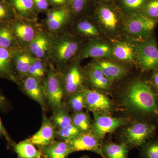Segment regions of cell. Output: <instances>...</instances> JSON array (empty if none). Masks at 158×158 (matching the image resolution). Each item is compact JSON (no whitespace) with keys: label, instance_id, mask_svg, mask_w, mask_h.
Segmentation results:
<instances>
[{"label":"cell","instance_id":"cell-1","mask_svg":"<svg viewBox=\"0 0 158 158\" xmlns=\"http://www.w3.org/2000/svg\"><path fill=\"white\" fill-rule=\"evenodd\" d=\"M121 102L127 110L141 119L156 123L158 121V93L145 80L130 84L122 94Z\"/></svg>","mask_w":158,"mask_h":158},{"label":"cell","instance_id":"cell-2","mask_svg":"<svg viewBox=\"0 0 158 158\" xmlns=\"http://www.w3.org/2000/svg\"><path fill=\"white\" fill-rule=\"evenodd\" d=\"M80 46L79 40L69 34L55 35L48 60L59 69H62L75 56Z\"/></svg>","mask_w":158,"mask_h":158},{"label":"cell","instance_id":"cell-3","mask_svg":"<svg viewBox=\"0 0 158 158\" xmlns=\"http://www.w3.org/2000/svg\"><path fill=\"white\" fill-rule=\"evenodd\" d=\"M156 129V123L142 119L136 120L123 129L121 142L130 148L141 147L154 138Z\"/></svg>","mask_w":158,"mask_h":158},{"label":"cell","instance_id":"cell-4","mask_svg":"<svg viewBox=\"0 0 158 158\" xmlns=\"http://www.w3.org/2000/svg\"><path fill=\"white\" fill-rule=\"evenodd\" d=\"M47 103L53 112L62 106L65 89L62 77L52 66L48 69L44 81Z\"/></svg>","mask_w":158,"mask_h":158},{"label":"cell","instance_id":"cell-5","mask_svg":"<svg viewBox=\"0 0 158 158\" xmlns=\"http://www.w3.org/2000/svg\"><path fill=\"white\" fill-rule=\"evenodd\" d=\"M93 114L94 120L90 131L102 144L107 134L127 124V120L124 118H116L105 114Z\"/></svg>","mask_w":158,"mask_h":158},{"label":"cell","instance_id":"cell-6","mask_svg":"<svg viewBox=\"0 0 158 158\" xmlns=\"http://www.w3.org/2000/svg\"><path fill=\"white\" fill-rule=\"evenodd\" d=\"M15 39L22 49H27L40 31L35 22L15 19L9 23Z\"/></svg>","mask_w":158,"mask_h":158},{"label":"cell","instance_id":"cell-7","mask_svg":"<svg viewBox=\"0 0 158 158\" xmlns=\"http://www.w3.org/2000/svg\"><path fill=\"white\" fill-rule=\"evenodd\" d=\"M85 108L92 113L110 115L114 110L111 100L104 94L94 90L84 88Z\"/></svg>","mask_w":158,"mask_h":158},{"label":"cell","instance_id":"cell-8","mask_svg":"<svg viewBox=\"0 0 158 158\" xmlns=\"http://www.w3.org/2000/svg\"><path fill=\"white\" fill-rule=\"evenodd\" d=\"M136 52L138 63L142 69L147 71H158V49L154 39L138 44Z\"/></svg>","mask_w":158,"mask_h":158},{"label":"cell","instance_id":"cell-9","mask_svg":"<svg viewBox=\"0 0 158 158\" xmlns=\"http://www.w3.org/2000/svg\"><path fill=\"white\" fill-rule=\"evenodd\" d=\"M156 22L152 19L141 14H136L128 18L125 23L127 32L137 37H148L153 31Z\"/></svg>","mask_w":158,"mask_h":158},{"label":"cell","instance_id":"cell-10","mask_svg":"<svg viewBox=\"0 0 158 158\" xmlns=\"http://www.w3.org/2000/svg\"><path fill=\"white\" fill-rule=\"evenodd\" d=\"M19 85L25 93L46 110L47 100L42 80L27 76L20 80Z\"/></svg>","mask_w":158,"mask_h":158},{"label":"cell","instance_id":"cell-11","mask_svg":"<svg viewBox=\"0 0 158 158\" xmlns=\"http://www.w3.org/2000/svg\"><path fill=\"white\" fill-rule=\"evenodd\" d=\"M55 35L49 31L40 30L27 49L34 58L47 61L48 60Z\"/></svg>","mask_w":158,"mask_h":158},{"label":"cell","instance_id":"cell-12","mask_svg":"<svg viewBox=\"0 0 158 158\" xmlns=\"http://www.w3.org/2000/svg\"><path fill=\"white\" fill-rule=\"evenodd\" d=\"M65 141L69 144L72 153L88 151L104 158L102 151V143L90 131L82 132L76 138Z\"/></svg>","mask_w":158,"mask_h":158},{"label":"cell","instance_id":"cell-13","mask_svg":"<svg viewBox=\"0 0 158 158\" xmlns=\"http://www.w3.org/2000/svg\"><path fill=\"white\" fill-rule=\"evenodd\" d=\"M65 89V94L69 98L82 91L84 76L81 69L77 63L73 64L62 77Z\"/></svg>","mask_w":158,"mask_h":158},{"label":"cell","instance_id":"cell-14","mask_svg":"<svg viewBox=\"0 0 158 158\" xmlns=\"http://www.w3.org/2000/svg\"><path fill=\"white\" fill-rule=\"evenodd\" d=\"M56 127L51 119L43 115L41 127L29 139L35 146L40 149L55 141V138L56 137Z\"/></svg>","mask_w":158,"mask_h":158},{"label":"cell","instance_id":"cell-15","mask_svg":"<svg viewBox=\"0 0 158 158\" xmlns=\"http://www.w3.org/2000/svg\"><path fill=\"white\" fill-rule=\"evenodd\" d=\"M14 51L0 47V78L6 79L20 85V80L15 69Z\"/></svg>","mask_w":158,"mask_h":158},{"label":"cell","instance_id":"cell-16","mask_svg":"<svg viewBox=\"0 0 158 158\" xmlns=\"http://www.w3.org/2000/svg\"><path fill=\"white\" fill-rule=\"evenodd\" d=\"M113 56V49L107 44L97 41H91L84 48L81 59L89 58H109Z\"/></svg>","mask_w":158,"mask_h":158},{"label":"cell","instance_id":"cell-17","mask_svg":"<svg viewBox=\"0 0 158 158\" xmlns=\"http://www.w3.org/2000/svg\"><path fill=\"white\" fill-rule=\"evenodd\" d=\"M68 17V11L65 9H56L51 11L46 19V26L48 31L53 34L59 33L66 24Z\"/></svg>","mask_w":158,"mask_h":158},{"label":"cell","instance_id":"cell-18","mask_svg":"<svg viewBox=\"0 0 158 158\" xmlns=\"http://www.w3.org/2000/svg\"><path fill=\"white\" fill-rule=\"evenodd\" d=\"M33 56L27 49L14 51L13 62L20 80L27 76Z\"/></svg>","mask_w":158,"mask_h":158},{"label":"cell","instance_id":"cell-19","mask_svg":"<svg viewBox=\"0 0 158 158\" xmlns=\"http://www.w3.org/2000/svg\"><path fill=\"white\" fill-rule=\"evenodd\" d=\"M43 156L46 158H66L72 153L69 144L66 141H55L40 148Z\"/></svg>","mask_w":158,"mask_h":158},{"label":"cell","instance_id":"cell-20","mask_svg":"<svg viewBox=\"0 0 158 158\" xmlns=\"http://www.w3.org/2000/svg\"><path fill=\"white\" fill-rule=\"evenodd\" d=\"M88 76L91 85L99 90H109L113 84L97 63H94L90 66L88 69Z\"/></svg>","mask_w":158,"mask_h":158},{"label":"cell","instance_id":"cell-21","mask_svg":"<svg viewBox=\"0 0 158 158\" xmlns=\"http://www.w3.org/2000/svg\"><path fill=\"white\" fill-rule=\"evenodd\" d=\"M11 6L15 9L22 19L35 22L37 19L34 0H10Z\"/></svg>","mask_w":158,"mask_h":158},{"label":"cell","instance_id":"cell-22","mask_svg":"<svg viewBox=\"0 0 158 158\" xmlns=\"http://www.w3.org/2000/svg\"><path fill=\"white\" fill-rule=\"evenodd\" d=\"M101 149L104 158H128L130 148L123 142H109L102 144Z\"/></svg>","mask_w":158,"mask_h":158},{"label":"cell","instance_id":"cell-23","mask_svg":"<svg viewBox=\"0 0 158 158\" xmlns=\"http://www.w3.org/2000/svg\"><path fill=\"white\" fill-rule=\"evenodd\" d=\"M17 158H42V153L29 139L13 145Z\"/></svg>","mask_w":158,"mask_h":158},{"label":"cell","instance_id":"cell-24","mask_svg":"<svg viewBox=\"0 0 158 158\" xmlns=\"http://www.w3.org/2000/svg\"><path fill=\"white\" fill-rule=\"evenodd\" d=\"M96 63L105 76L113 83L126 75V69L118 64L107 61H101Z\"/></svg>","mask_w":158,"mask_h":158},{"label":"cell","instance_id":"cell-25","mask_svg":"<svg viewBox=\"0 0 158 158\" xmlns=\"http://www.w3.org/2000/svg\"><path fill=\"white\" fill-rule=\"evenodd\" d=\"M0 47L13 51L22 49L15 39L9 23L0 24Z\"/></svg>","mask_w":158,"mask_h":158},{"label":"cell","instance_id":"cell-26","mask_svg":"<svg viewBox=\"0 0 158 158\" xmlns=\"http://www.w3.org/2000/svg\"><path fill=\"white\" fill-rule=\"evenodd\" d=\"M51 119L58 129L63 128L72 124L71 116L69 113L67 107L64 103L60 107L53 112V115Z\"/></svg>","mask_w":158,"mask_h":158},{"label":"cell","instance_id":"cell-27","mask_svg":"<svg viewBox=\"0 0 158 158\" xmlns=\"http://www.w3.org/2000/svg\"><path fill=\"white\" fill-rule=\"evenodd\" d=\"M98 18L102 25L109 31L116 30L118 20L115 12L106 7H102L98 11Z\"/></svg>","mask_w":158,"mask_h":158},{"label":"cell","instance_id":"cell-28","mask_svg":"<svg viewBox=\"0 0 158 158\" xmlns=\"http://www.w3.org/2000/svg\"><path fill=\"white\" fill-rule=\"evenodd\" d=\"M113 56L121 61L131 62L135 57L133 48L126 43L116 42L113 45Z\"/></svg>","mask_w":158,"mask_h":158},{"label":"cell","instance_id":"cell-29","mask_svg":"<svg viewBox=\"0 0 158 158\" xmlns=\"http://www.w3.org/2000/svg\"><path fill=\"white\" fill-rule=\"evenodd\" d=\"M72 123L82 132L89 131L91 128V121L87 113L81 112L74 113L71 115Z\"/></svg>","mask_w":158,"mask_h":158},{"label":"cell","instance_id":"cell-30","mask_svg":"<svg viewBox=\"0 0 158 158\" xmlns=\"http://www.w3.org/2000/svg\"><path fill=\"white\" fill-rule=\"evenodd\" d=\"M139 158H158V137L148 140L141 147Z\"/></svg>","mask_w":158,"mask_h":158},{"label":"cell","instance_id":"cell-31","mask_svg":"<svg viewBox=\"0 0 158 158\" xmlns=\"http://www.w3.org/2000/svg\"><path fill=\"white\" fill-rule=\"evenodd\" d=\"M82 133L78 128L72 123L63 128L56 130L57 137L62 141H67L76 138Z\"/></svg>","mask_w":158,"mask_h":158},{"label":"cell","instance_id":"cell-32","mask_svg":"<svg viewBox=\"0 0 158 158\" xmlns=\"http://www.w3.org/2000/svg\"><path fill=\"white\" fill-rule=\"evenodd\" d=\"M68 106L74 113L81 112L85 108V96L83 91L78 92L69 98Z\"/></svg>","mask_w":158,"mask_h":158},{"label":"cell","instance_id":"cell-33","mask_svg":"<svg viewBox=\"0 0 158 158\" xmlns=\"http://www.w3.org/2000/svg\"><path fill=\"white\" fill-rule=\"evenodd\" d=\"M77 30L79 33L89 37H96L99 35V32L96 27L90 22L83 20L77 23Z\"/></svg>","mask_w":158,"mask_h":158},{"label":"cell","instance_id":"cell-34","mask_svg":"<svg viewBox=\"0 0 158 158\" xmlns=\"http://www.w3.org/2000/svg\"><path fill=\"white\" fill-rule=\"evenodd\" d=\"M15 19L9 6L5 3L0 2V24L9 23Z\"/></svg>","mask_w":158,"mask_h":158},{"label":"cell","instance_id":"cell-35","mask_svg":"<svg viewBox=\"0 0 158 158\" xmlns=\"http://www.w3.org/2000/svg\"><path fill=\"white\" fill-rule=\"evenodd\" d=\"M46 61L41 60L33 57L31 64L34 66V69L38 74L39 78L43 80L44 77L46 74L48 69H47Z\"/></svg>","mask_w":158,"mask_h":158},{"label":"cell","instance_id":"cell-36","mask_svg":"<svg viewBox=\"0 0 158 158\" xmlns=\"http://www.w3.org/2000/svg\"><path fill=\"white\" fill-rule=\"evenodd\" d=\"M148 17L154 18L158 17V0H153L150 2L145 9Z\"/></svg>","mask_w":158,"mask_h":158},{"label":"cell","instance_id":"cell-37","mask_svg":"<svg viewBox=\"0 0 158 158\" xmlns=\"http://www.w3.org/2000/svg\"><path fill=\"white\" fill-rule=\"evenodd\" d=\"M70 6L75 13H79L83 11L87 3V0H68Z\"/></svg>","mask_w":158,"mask_h":158},{"label":"cell","instance_id":"cell-38","mask_svg":"<svg viewBox=\"0 0 158 158\" xmlns=\"http://www.w3.org/2000/svg\"><path fill=\"white\" fill-rule=\"evenodd\" d=\"M146 0H123L126 7L131 9H138L141 7Z\"/></svg>","mask_w":158,"mask_h":158},{"label":"cell","instance_id":"cell-39","mask_svg":"<svg viewBox=\"0 0 158 158\" xmlns=\"http://www.w3.org/2000/svg\"><path fill=\"white\" fill-rule=\"evenodd\" d=\"M0 137L5 138L8 142V144H9L10 146H13V144H14V142L11 139L9 133L4 127L1 118H0Z\"/></svg>","mask_w":158,"mask_h":158},{"label":"cell","instance_id":"cell-40","mask_svg":"<svg viewBox=\"0 0 158 158\" xmlns=\"http://www.w3.org/2000/svg\"><path fill=\"white\" fill-rule=\"evenodd\" d=\"M34 2L36 8L40 11H45L48 8L47 0H34Z\"/></svg>","mask_w":158,"mask_h":158},{"label":"cell","instance_id":"cell-41","mask_svg":"<svg viewBox=\"0 0 158 158\" xmlns=\"http://www.w3.org/2000/svg\"><path fill=\"white\" fill-rule=\"evenodd\" d=\"M151 83L153 87L158 93V71H155L151 77Z\"/></svg>","mask_w":158,"mask_h":158},{"label":"cell","instance_id":"cell-42","mask_svg":"<svg viewBox=\"0 0 158 158\" xmlns=\"http://www.w3.org/2000/svg\"><path fill=\"white\" fill-rule=\"evenodd\" d=\"M7 102L4 95L0 92V110L4 111L7 108Z\"/></svg>","mask_w":158,"mask_h":158},{"label":"cell","instance_id":"cell-43","mask_svg":"<svg viewBox=\"0 0 158 158\" xmlns=\"http://www.w3.org/2000/svg\"><path fill=\"white\" fill-rule=\"evenodd\" d=\"M51 2L55 5H61L65 4L66 0H50Z\"/></svg>","mask_w":158,"mask_h":158},{"label":"cell","instance_id":"cell-44","mask_svg":"<svg viewBox=\"0 0 158 158\" xmlns=\"http://www.w3.org/2000/svg\"><path fill=\"white\" fill-rule=\"evenodd\" d=\"M81 158H90L88 156H84L82 157Z\"/></svg>","mask_w":158,"mask_h":158}]
</instances>
